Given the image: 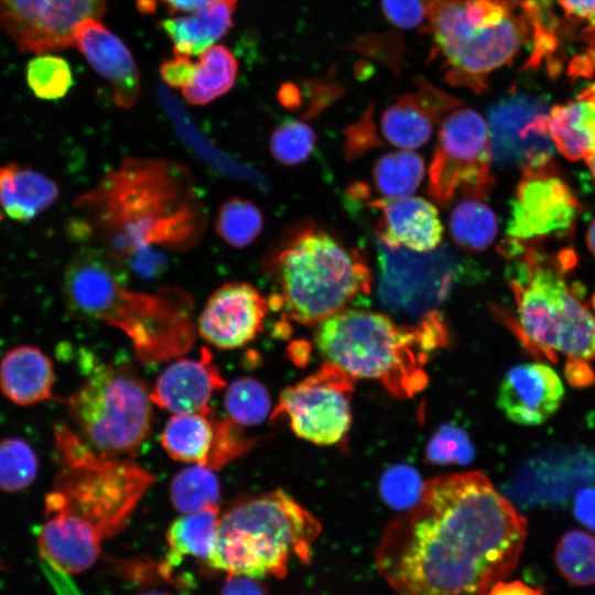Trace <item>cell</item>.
<instances>
[{
	"mask_svg": "<svg viewBox=\"0 0 595 595\" xmlns=\"http://www.w3.org/2000/svg\"><path fill=\"white\" fill-rule=\"evenodd\" d=\"M58 469L45 496V516L66 513L90 524L102 540L129 521L154 476L128 459L98 452L65 425L54 431Z\"/></svg>",
	"mask_w": 595,
	"mask_h": 595,
	"instance_id": "8992f818",
	"label": "cell"
},
{
	"mask_svg": "<svg viewBox=\"0 0 595 595\" xmlns=\"http://www.w3.org/2000/svg\"><path fill=\"white\" fill-rule=\"evenodd\" d=\"M586 240L591 252L595 256V218L592 220L588 227Z\"/></svg>",
	"mask_w": 595,
	"mask_h": 595,
	"instance_id": "db71d44e",
	"label": "cell"
},
{
	"mask_svg": "<svg viewBox=\"0 0 595 595\" xmlns=\"http://www.w3.org/2000/svg\"><path fill=\"white\" fill-rule=\"evenodd\" d=\"M75 207L100 249L122 270L144 278L161 273L165 251L191 247L205 226L191 175L166 160H125Z\"/></svg>",
	"mask_w": 595,
	"mask_h": 595,
	"instance_id": "7a4b0ae2",
	"label": "cell"
},
{
	"mask_svg": "<svg viewBox=\"0 0 595 595\" xmlns=\"http://www.w3.org/2000/svg\"><path fill=\"white\" fill-rule=\"evenodd\" d=\"M565 377L574 387H587L595 381V375L587 361L567 359Z\"/></svg>",
	"mask_w": 595,
	"mask_h": 595,
	"instance_id": "7dc6e473",
	"label": "cell"
},
{
	"mask_svg": "<svg viewBox=\"0 0 595 595\" xmlns=\"http://www.w3.org/2000/svg\"><path fill=\"white\" fill-rule=\"evenodd\" d=\"M238 0H212L190 15L160 21L159 25L173 43L175 54L199 55L213 46L232 26Z\"/></svg>",
	"mask_w": 595,
	"mask_h": 595,
	"instance_id": "d4e9b609",
	"label": "cell"
},
{
	"mask_svg": "<svg viewBox=\"0 0 595 595\" xmlns=\"http://www.w3.org/2000/svg\"><path fill=\"white\" fill-rule=\"evenodd\" d=\"M428 457L435 463L465 464L473 457V447L466 434L453 426H443L428 446Z\"/></svg>",
	"mask_w": 595,
	"mask_h": 595,
	"instance_id": "60d3db41",
	"label": "cell"
},
{
	"mask_svg": "<svg viewBox=\"0 0 595 595\" xmlns=\"http://www.w3.org/2000/svg\"><path fill=\"white\" fill-rule=\"evenodd\" d=\"M220 518L219 506L177 517L166 531L169 550L160 570L167 574L186 556L205 563L214 552Z\"/></svg>",
	"mask_w": 595,
	"mask_h": 595,
	"instance_id": "484cf974",
	"label": "cell"
},
{
	"mask_svg": "<svg viewBox=\"0 0 595 595\" xmlns=\"http://www.w3.org/2000/svg\"><path fill=\"white\" fill-rule=\"evenodd\" d=\"M42 526L37 543L41 555L67 574L94 566L100 554L101 537L87 522L66 513H52Z\"/></svg>",
	"mask_w": 595,
	"mask_h": 595,
	"instance_id": "7402d4cb",
	"label": "cell"
},
{
	"mask_svg": "<svg viewBox=\"0 0 595 595\" xmlns=\"http://www.w3.org/2000/svg\"><path fill=\"white\" fill-rule=\"evenodd\" d=\"M487 119L491 156L498 165L522 170L552 161L553 142L539 101L512 93L489 108Z\"/></svg>",
	"mask_w": 595,
	"mask_h": 595,
	"instance_id": "9a60e30c",
	"label": "cell"
},
{
	"mask_svg": "<svg viewBox=\"0 0 595 595\" xmlns=\"http://www.w3.org/2000/svg\"><path fill=\"white\" fill-rule=\"evenodd\" d=\"M280 102L290 109H296L301 104V94L296 85L284 83L278 91Z\"/></svg>",
	"mask_w": 595,
	"mask_h": 595,
	"instance_id": "816d5d0a",
	"label": "cell"
},
{
	"mask_svg": "<svg viewBox=\"0 0 595 595\" xmlns=\"http://www.w3.org/2000/svg\"><path fill=\"white\" fill-rule=\"evenodd\" d=\"M588 58L595 64V51H591ZM580 98L595 101V83L578 95Z\"/></svg>",
	"mask_w": 595,
	"mask_h": 595,
	"instance_id": "f5cc1de1",
	"label": "cell"
},
{
	"mask_svg": "<svg viewBox=\"0 0 595 595\" xmlns=\"http://www.w3.org/2000/svg\"><path fill=\"white\" fill-rule=\"evenodd\" d=\"M225 386L212 354L203 348L198 358H182L167 365L158 376L150 398L174 414L201 412L209 410L213 393Z\"/></svg>",
	"mask_w": 595,
	"mask_h": 595,
	"instance_id": "d6986e66",
	"label": "cell"
},
{
	"mask_svg": "<svg viewBox=\"0 0 595 595\" xmlns=\"http://www.w3.org/2000/svg\"><path fill=\"white\" fill-rule=\"evenodd\" d=\"M527 521L479 472L439 476L376 551L397 595H486L515 570Z\"/></svg>",
	"mask_w": 595,
	"mask_h": 595,
	"instance_id": "6da1fadb",
	"label": "cell"
},
{
	"mask_svg": "<svg viewBox=\"0 0 595 595\" xmlns=\"http://www.w3.org/2000/svg\"><path fill=\"white\" fill-rule=\"evenodd\" d=\"M521 171L522 178L511 202L508 238L531 241L571 229L580 206L570 187L556 175L552 161Z\"/></svg>",
	"mask_w": 595,
	"mask_h": 595,
	"instance_id": "5bb4252c",
	"label": "cell"
},
{
	"mask_svg": "<svg viewBox=\"0 0 595 595\" xmlns=\"http://www.w3.org/2000/svg\"><path fill=\"white\" fill-rule=\"evenodd\" d=\"M105 10L106 0H0V28L21 52L54 53L72 46L78 24Z\"/></svg>",
	"mask_w": 595,
	"mask_h": 595,
	"instance_id": "4fadbf2b",
	"label": "cell"
},
{
	"mask_svg": "<svg viewBox=\"0 0 595 595\" xmlns=\"http://www.w3.org/2000/svg\"><path fill=\"white\" fill-rule=\"evenodd\" d=\"M0 305H1V295H0Z\"/></svg>",
	"mask_w": 595,
	"mask_h": 595,
	"instance_id": "91938a15",
	"label": "cell"
},
{
	"mask_svg": "<svg viewBox=\"0 0 595 595\" xmlns=\"http://www.w3.org/2000/svg\"><path fill=\"white\" fill-rule=\"evenodd\" d=\"M170 13H193L206 7L212 0H160Z\"/></svg>",
	"mask_w": 595,
	"mask_h": 595,
	"instance_id": "f907efd6",
	"label": "cell"
},
{
	"mask_svg": "<svg viewBox=\"0 0 595 595\" xmlns=\"http://www.w3.org/2000/svg\"><path fill=\"white\" fill-rule=\"evenodd\" d=\"M424 175L422 158L411 151L390 152L381 156L374 166V181L385 198L410 196Z\"/></svg>",
	"mask_w": 595,
	"mask_h": 595,
	"instance_id": "4dcf8cb0",
	"label": "cell"
},
{
	"mask_svg": "<svg viewBox=\"0 0 595 595\" xmlns=\"http://www.w3.org/2000/svg\"><path fill=\"white\" fill-rule=\"evenodd\" d=\"M564 388L559 375L541 363L520 364L509 369L498 390L497 404L520 425H539L559 409Z\"/></svg>",
	"mask_w": 595,
	"mask_h": 595,
	"instance_id": "e0dca14e",
	"label": "cell"
},
{
	"mask_svg": "<svg viewBox=\"0 0 595 595\" xmlns=\"http://www.w3.org/2000/svg\"><path fill=\"white\" fill-rule=\"evenodd\" d=\"M459 100L445 90L418 82L414 91L400 97L385 110L380 120L383 137L401 149H416L426 143L441 117L455 109Z\"/></svg>",
	"mask_w": 595,
	"mask_h": 595,
	"instance_id": "ffe728a7",
	"label": "cell"
},
{
	"mask_svg": "<svg viewBox=\"0 0 595 595\" xmlns=\"http://www.w3.org/2000/svg\"><path fill=\"white\" fill-rule=\"evenodd\" d=\"M39 461L32 446L19 437L0 440V490L21 491L37 476Z\"/></svg>",
	"mask_w": 595,
	"mask_h": 595,
	"instance_id": "8d00e7d4",
	"label": "cell"
},
{
	"mask_svg": "<svg viewBox=\"0 0 595 595\" xmlns=\"http://www.w3.org/2000/svg\"><path fill=\"white\" fill-rule=\"evenodd\" d=\"M444 336L437 312L415 325H398L381 313L345 309L317 324L315 344L350 378L377 380L394 394L411 396L425 385L428 355Z\"/></svg>",
	"mask_w": 595,
	"mask_h": 595,
	"instance_id": "277c9868",
	"label": "cell"
},
{
	"mask_svg": "<svg viewBox=\"0 0 595 595\" xmlns=\"http://www.w3.org/2000/svg\"><path fill=\"white\" fill-rule=\"evenodd\" d=\"M491 147L483 117L469 108L443 119L429 170L428 193L445 206L457 195L484 199L494 185Z\"/></svg>",
	"mask_w": 595,
	"mask_h": 595,
	"instance_id": "30bf717a",
	"label": "cell"
},
{
	"mask_svg": "<svg viewBox=\"0 0 595 595\" xmlns=\"http://www.w3.org/2000/svg\"><path fill=\"white\" fill-rule=\"evenodd\" d=\"M592 305H593V309L595 311V292H594L593 298H592Z\"/></svg>",
	"mask_w": 595,
	"mask_h": 595,
	"instance_id": "680465c9",
	"label": "cell"
},
{
	"mask_svg": "<svg viewBox=\"0 0 595 595\" xmlns=\"http://www.w3.org/2000/svg\"><path fill=\"white\" fill-rule=\"evenodd\" d=\"M424 484L419 475L410 467H392L381 479V494L393 508L409 510L414 507L421 496Z\"/></svg>",
	"mask_w": 595,
	"mask_h": 595,
	"instance_id": "f35d334b",
	"label": "cell"
},
{
	"mask_svg": "<svg viewBox=\"0 0 595 595\" xmlns=\"http://www.w3.org/2000/svg\"><path fill=\"white\" fill-rule=\"evenodd\" d=\"M224 404L229 419L240 426L262 423L271 408L267 388L249 377L230 382L224 396Z\"/></svg>",
	"mask_w": 595,
	"mask_h": 595,
	"instance_id": "e575fe53",
	"label": "cell"
},
{
	"mask_svg": "<svg viewBox=\"0 0 595 595\" xmlns=\"http://www.w3.org/2000/svg\"><path fill=\"white\" fill-rule=\"evenodd\" d=\"M136 595H172V594L166 593V592H160V591H147V592L138 593Z\"/></svg>",
	"mask_w": 595,
	"mask_h": 595,
	"instance_id": "9f6ffc18",
	"label": "cell"
},
{
	"mask_svg": "<svg viewBox=\"0 0 595 595\" xmlns=\"http://www.w3.org/2000/svg\"><path fill=\"white\" fill-rule=\"evenodd\" d=\"M261 580L240 574H227L219 595H269Z\"/></svg>",
	"mask_w": 595,
	"mask_h": 595,
	"instance_id": "f6af8a7d",
	"label": "cell"
},
{
	"mask_svg": "<svg viewBox=\"0 0 595 595\" xmlns=\"http://www.w3.org/2000/svg\"><path fill=\"white\" fill-rule=\"evenodd\" d=\"M76 434L94 450L134 454L151 428L152 400L130 370L101 366L64 400Z\"/></svg>",
	"mask_w": 595,
	"mask_h": 595,
	"instance_id": "9c48e42d",
	"label": "cell"
},
{
	"mask_svg": "<svg viewBox=\"0 0 595 595\" xmlns=\"http://www.w3.org/2000/svg\"><path fill=\"white\" fill-rule=\"evenodd\" d=\"M237 74L238 62L232 52L225 45H213L199 54L191 82L181 90L187 102L205 106L228 93Z\"/></svg>",
	"mask_w": 595,
	"mask_h": 595,
	"instance_id": "f1b7e54d",
	"label": "cell"
},
{
	"mask_svg": "<svg viewBox=\"0 0 595 595\" xmlns=\"http://www.w3.org/2000/svg\"><path fill=\"white\" fill-rule=\"evenodd\" d=\"M547 129L553 145L569 160H585L595 149V101L576 100L551 108Z\"/></svg>",
	"mask_w": 595,
	"mask_h": 595,
	"instance_id": "4316f807",
	"label": "cell"
},
{
	"mask_svg": "<svg viewBox=\"0 0 595 595\" xmlns=\"http://www.w3.org/2000/svg\"><path fill=\"white\" fill-rule=\"evenodd\" d=\"M194 68L191 57L174 53L160 65V74L169 86L182 89L191 82Z\"/></svg>",
	"mask_w": 595,
	"mask_h": 595,
	"instance_id": "7bdbcfd3",
	"label": "cell"
},
{
	"mask_svg": "<svg viewBox=\"0 0 595 595\" xmlns=\"http://www.w3.org/2000/svg\"><path fill=\"white\" fill-rule=\"evenodd\" d=\"M25 78L33 95L43 100L63 98L73 85L69 63L53 53L35 54L26 65Z\"/></svg>",
	"mask_w": 595,
	"mask_h": 595,
	"instance_id": "d590c367",
	"label": "cell"
},
{
	"mask_svg": "<svg viewBox=\"0 0 595 595\" xmlns=\"http://www.w3.org/2000/svg\"><path fill=\"white\" fill-rule=\"evenodd\" d=\"M486 595H541V592L520 581H500L497 582Z\"/></svg>",
	"mask_w": 595,
	"mask_h": 595,
	"instance_id": "681fc988",
	"label": "cell"
},
{
	"mask_svg": "<svg viewBox=\"0 0 595 595\" xmlns=\"http://www.w3.org/2000/svg\"><path fill=\"white\" fill-rule=\"evenodd\" d=\"M501 253L515 259L509 280L513 291L521 338L551 359L595 358V316L583 286L570 278L575 264L572 250L544 252L537 242L507 238Z\"/></svg>",
	"mask_w": 595,
	"mask_h": 595,
	"instance_id": "3957f363",
	"label": "cell"
},
{
	"mask_svg": "<svg viewBox=\"0 0 595 595\" xmlns=\"http://www.w3.org/2000/svg\"><path fill=\"white\" fill-rule=\"evenodd\" d=\"M554 562L560 574L571 584L587 586L595 583V536L571 530L560 539Z\"/></svg>",
	"mask_w": 595,
	"mask_h": 595,
	"instance_id": "1f68e13d",
	"label": "cell"
},
{
	"mask_svg": "<svg viewBox=\"0 0 595 595\" xmlns=\"http://www.w3.org/2000/svg\"><path fill=\"white\" fill-rule=\"evenodd\" d=\"M588 167L591 169V172L593 173V176L595 178V149L594 151L585 159Z\"/></svg>",
	"mask_w": 595,
	"mask_h": 595,
	"instance_id": "11a10c76",
	"label": "cell"
},
{
	"mask_svg": "<svg viewBox=\"0 0 595 595\" xmlns=\"http://www.w3.org/2000/svg\"><path fill=\"white\" fill-rule=\"evenodd\" d=\"M428 31L448 66L446 80L476 93L531 41L522 0H428Z\"/></svg>",
	"mask_w": 595,
	"mask_h": 595,
	"instance_id": "ba28073f",
	"label": "cell"
},
{
	"mask_svg": "<svg viewBox=\"0 0 595 595\" xmlns=\"http://www.w3.org/2000/svg\"><path fill=\"white\" fill-rule=\"evenodd\" d=\"M263 228L261 210L251 201L231 197L221 204L215 220L217 235L234 248L250 246Z\"/></svg>",
	"mask_w": 595,
	"mask_h": 595,
	"instance_id": "836d02e7",
	"label": "cell"
},
{
	"mask_svg": "<svg viewBox=\"0 0 595 595\" xmlns=\"http://www.w3.org/2000/svg\"><path fill=\"white\" fill-rule=\"evenodd\" d=\"M215 423L210 409L174 414L162 431L161 444L174 461L206 466L214 443Z\"/></svg>",
	"mask_w": 595,
	"mask_h": 595,
	"instance_id": "83f0119b",
	"label": "cell"
},
{
	"mask_svg": "<svg viewBox=\"0 0 595 595\" xmlns=\"http://www.w3.org/2000/svg\"><path fill=\"white\" fill-rule=\"evenodd\" d=\"M378 212L375 234L388 247L416 252L436 249L442 240V224L436 208L421 197L379 198L368 204Z\"/></svg>",
	"mask_w": 595,
	"mask_h": 595,
	"instance_id": "44dd1931",
	"label": "cell"
},
{
	"mask_svg": "<svg viewBox=\"0 0 595 595\" xmlns=\"http://www.w3.org/2000/svg\"><path fill=\"white\" fill-rule=\"evenodd\" d=\"M60 194L48 176L17 163L0 166V221L32 220L50 208Z\"/></svg>",
	"mask_w": 595,
	"mask_h": 595,
	"instance_id": "cb8c5ba5",
	"label": "cell"
},
{
	"mask_svg": "<svg viewBox=\"0 0 595 595\" xmlns=\"http://www.w3.org/2000/svg\"><path fill=\"white\" fill-rule=\"evenodd\" d=\"M353 378L326 361L303 380L286 387L272 411L285 418L295 435L317 445H333L351 422Z\"/></svg>",
	"mask_w": 595,
	"mask_h": 595,
	"instance_id": "7c38bea8",
	"label": "cell"
},
{
	"mask_svg": "<svg viewBox=\"0 0 595 595\" xmlns=\"http://www.w3.org/2000/svg\"><path fill=\"white\" fill-rule=\"evenodd\" d=\"M54 381L52 360L35 346H15L0 360V391L14 404L28 407L51 399Z\"/></svg>",
	"mask_w": 595,
	"mask_h": 595,
	"instance_id": "603a6c76",
	"label": "cell"
},
{
	"mask_svg": "<svg viewBox=\"0 0 595 595\" xmlns=\"http://www.w3.org/2000/svg\"><path fill=\"white\" fill-rule=\"evenodd\" d=\"M252 444L244 436L241 426L229 418L215 423V437L206 466L215 469L239 456Z\"/></svg>",
	"mask_w": 595,
	"mask_h": 595,
	"instance_id": "ab89813d",
	"label": "cell"
},
{
	"mask_svg": "<svg viewBox=\"0 0 595 595\" xmlns=\"http://www.w3.org/2000/svg\"><path fill=\"white\" fill-rule=\"evenodd\" d=\"M497 229L493 210L476 199L462 202L450 217V230L454 241L468 250L487 248L495 239Z\"/></svg>",
	"mask_w": 595,
	"mask_h": 595,
	"instance_id": "d6a6232c",
	"label": "cell"
},
{
	"mask_svg": "<svg viewBox=\"0 0 595 595\" xmlns=\"http://www.w3.org/2000/svg\"><path fill=\"white\" fill-rule=\"evenodd\" d=\"M386 19L402 30L425 26L428 30V0H381Z\"/></svg>",
	"mask_w": 595,
	"mask_h": 595,
	"instance_id": "b9f144b4",
	"label": "cell"
},
{
	"mask_svg": "<svg viewBox=\"0 0 595 595\" xmlns=\"http://www.w3.org/2000/svg\"><path fill=\"white\" fill-rule=\"evenodd\" d=\"M270 270L279 288L273 302L303 325L318 324L370 292L371 275L363 256L311 226L281 242Z\"/></svg>",
	"mask_w": 595,
	"mask_h": 595,
	"instance_id": "52a82bcc",
	"label": "cell"
},
{
	"mask_svg": "<svg viewBox=\"0 0 595 595\" xmlns=\"http://www.w3.org/2000/svg\"><path fill=\"white\" fill-rule=\"evenodd\" d=\"M1 571L7 572V571H9V569H8L7 564L0 558V572Z\"/></svg>",
	"mask_w": 595,
	"mask_h": 595,
	"instance_id": "6f0895ef",
	"label": "cell"
},
{
	"mask_svg": "<svg viewBox=\"0 0 595 595\" xmlns=\"http://www.w3.org/2000/svg\"><path fill=\"white\" fill-rule=\"evenodd\" d=\"M169 493L174 508L188 513L218 506L220 485L214 469L193 464L173 477Z\"/></svg>",
	"mask_w": 595,
	"mask_h": 595,
	"instance_id": "f546056e",
	"label": "cell"
},
{
	"mask_svg": "<svg viewBox=\"0 0 595 595\" xmlns=\"http://www.w3.org/2000/svg\"><path fill=\"white\" fill-rule=\"evenodd\" d=\"M321 532L313 515L283 489L248 498L220 513L206 565L227 574L283 577L295 556L307 563Z\"/></svg>",
	"mask_w": 595,
	"mask_h": 595,
	"instance_id": "5b68a950",
	"label": "cell"
},
{
	"mask_svg": "<svg viewBox=\"0 0 595 595\" xmlns=\"http://www.w3.org/2000/svg\"><path fill=\"white\" fill-rule=\"evenodd\" d=\"M316 141L313 129L300 120L281 122L271 133L272 156L284 165H296L311 155Z\"/></svg>",
	"mask_w": 595,
	"mask_h": 595,
	"instance_id": "74e56055",
	"label": "cell"
},
{
	"mask_svg": "<svg viewBox=\"0 0 595 595\" xmlns=\"http://www.w3.org/2000/svg\"><path fill=\"white\" fill-rule=\"evenodd\" d=\"M372 109L374 107L370 105L360 120L347 130V144L350 154L359 153L377 141L372 121Z\"/></svg>",
	"mask_w": 595,
	"mask_h": 595,
	"instance_id": "ee69618b",
	"label": "cell"
},
{
	"mask_svg": "<svg viewBox=\"0 0 595 595\" xmlns=\"http://www.w3.org/2000/svg\"><path fill=\"white\" fill-rule=\"evenodd\" d=\"M378 296L390 311L423 320L448 295L458 261L447 248L416 252L378 245Z\"/></svg>",
	"mask_w": 595,
	"mask_h": 595,
	"instance_id": "8fae6325",
	"label": "cell"
},
{
	"mask_svg": "<svg viewBox=\"0 0 595 595\" xmlns=\"http://www.w3.org/2000/svg\"><path fill=\"white\" fill-rule=\"evenodd\" d=\"M559 3L572 18L589 21L595 15V0H559Z\"/></svg>",
	"mask_w": 595,
	"mask_h": 595,
	"instance_id": "c3c4849f",
	"label": "cell"
},
{
	"mask_svg": "<svg viewBox=\"0 0 595 595\" xmlns=\"http://www.w3.org/2000/svg\"><path fill=\"white\" fill-rule=\"evenodd\" d=\"M574 516L587 529L595 531V488L580 489L574 497Z\"/></svg>",
	"mask_w": 595,
	"mask_h": 595,
	"instance_id": "bcb514c9",
	"label": "cell"
},
{
	"mask_svg": "<svg viewBox=\"0 0 595 595\" xmlns=\"http://www.w3.org/2000/svg\"><path fill=\"white\" fill-rule=\"evenodd\" d=\"M112 88L116 105L128 109L140 94V74L127 45L99 19H87L74 31L73 45Z\"/></svg>",
	"mask_w": 595,
	"mask_h": 595,
	"instance_id": "ac0fdd59",
	"label": "cell"
},
{
	"mask_svg": "<svg viewBox=\"0 0 595 595\" xmlns=\"http://www.w3.org/2000/svg\"><path fill=\"white\" fill-rule=\"evenodd\" d=\"M269 309V301L255 286L226 283L209 296L198 317L197 329L217 348H239L261 332Z\"/></svg>",
	"mask_w": 595,
	"mask_h": 595,
	"instance_id": "2e32d148",
	"label": "cell"
}]
</instances>
